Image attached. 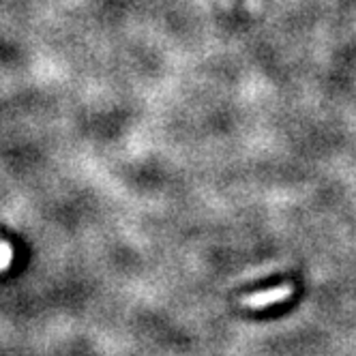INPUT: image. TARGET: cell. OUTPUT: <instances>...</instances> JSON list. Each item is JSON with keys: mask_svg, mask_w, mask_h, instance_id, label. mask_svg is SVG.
Here are the masks:
<instances>
[{"mask_svg": "<svg viewBox=\"0 0 356 356\" xmlns=\"http://www.w3.org/2000/svg\"><path fill=\"white\" fill-rule=\"evenodd\" d=\"M294 286L292 284H284V286H277V288H270V290H262V292H251L247 296H243V305H247V307H266V305H273V302H279L284 300L292 294Z\"/></svg>", "mask_w": 356, "mask_h": 356, "instance_id": "1", "label": "cell"}]
</instances>
